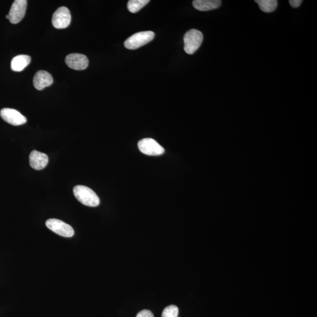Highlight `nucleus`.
<instances>
[{
  "label": "nucleus",
  "instance_id": "obj_1",
  "mask_svg": "<svg viewBox=\"0 0 317 317\" xmlns=\"http://www.w3.org/2000/svg\"><path fill=\"white\" fill-rule=\"evenodd\" d=\"M73 191L76 199L85 206L96 207L100 203V198L90 187L77 185L74 187Z\"/></svg>",
  "mask_w": 317,
  "mask_h": 317
},
{
  "label": "nucleus",
  "instance_id": "obj_2",
  "mask_svg": "<svg viewBox=\"0 0 317 317\" xmlns=\"http://www.w3.org/2000/svg\"><path fill=\"white\" fill-rule=\"evenodd\" d=\"M183 40L184 51L188 54H193L200 47L203 35L197 29H190L184 35Z\"/></svg>",
  "mask_w": 317,
  "mask_h": 317
},
{
  "label": "nucleus",
  "instance_id": "obj_3",
  "mask_svg": "<svg viewBox=\"0 0 317 317\" xmlns=\"http://www.w3.org/2000/svg\"><path fill=\"white\" fill-rule=\"evenodd\" d=\"M155 33L153 31L137 32L125 41V47L129 49H138L153 41Z\"/></svg>",
  "mask_w": 317,
  "mask_h": 317
},
{
  "label": "nucleus",
  "instance_id": "obj_4",
  "mask_svg": "<svg viewBox=\"0 0 317 317\" xmlns=\"http://www.w3.org/2000/svg\"><path fill=\"white\" fill-rule=\"evenodd\" d=\"M139 150L149 156H158L164 153V149L152 138H145L139 141Z\"/></svg>",
  "mask_w": 317,
  "mask_h": 317
},
{
  "label": "nucleus",
  "instance_id": "obj_5",
  "mask_svg": "<svg viewBox=\"0 0 317 317\" xmlns=\"http://www.w3.org/2000/svg\"><path fill=\"white\" fill-rule=\"evenodd\" d=\"M46 226L53 232L61 236L71 237L74 235L73 228L63 221L56 219H48L46 222Z\"/></svg>",
  "mask_w": 317,
  "mask_h": 317
},
{
  "label": "nucleus",
  "instance_id": "obj_6",
  "mask_svg": "<svg viewBox=\"0 0 317 317\" xmlns=\"http://www.w3.org/2000/svg\"><path fill=\"white\" fill-rule=\"evenodd\" d=\"M71 21V15L69 9L66 6H61L56 10L52 15L53 26L57 29L67 28Z\"/></svg>",
  "mask_w": 317,
  "mask_h": 317
},
{
  "label": "nucleus",
  "instance_id": "obj_7",
  "mask_svg": "<svg viewBox=\"0 0 317 317\" xmlns=\"http://www.w3.org/2000/svg\"><path fill=\"white\" fill-rule=\"evenodd\" d=\"M27 1L26 0H15L13 2L8 13V19L12 24H17L24 17Z\"/></svg>",
  "mask_w": 317,
  "mask_h": 317
},
{
  "label": "nucleus",
  "instance_id": "obj_8",
  "mask_svg": "<svg viewBox=\"0 0 317 317\" xmlns=\"http://www.w3.org/2000/svg\"><path fill=\"white\" fill-rule=\"evenodd\" d=\"M0 116L7 123L19 126L26 122V118L20 112L11 108H3L0 112Z\"/></svg>",
  "mask_w": 317,
  "mask_h": 317
},
{
  "label": "nucleus",
  "instance_id": "obj_9",
  "mask_svg": "<svg viewBox=\"0 0 317 317\" xmlns=\"http://www.w3.org/2000/svg\"><path fill=\"white\" fill-rule=\"evenodd\" d=\"M66 64L74 70H84L88 67L89 60L85 55L81 54H71L66 57Z\"/></svg>",
  "mask_w": 317,
  "mask_h": 317
},
{
  "label": "nucleus",
  "instance_id": "obj_10",
  "mask_svg": "<svg viewBox=\"0 0 317 317\" xmlns=\"http://www.w3.org/2000/svg\"><path fill=\"white\" fill-rule=\"evenodd\" d=\"M47 155L37 151H33L29 155V164L33 169L39 170L44 169L48 163Z\"/></svg>",
  "mask_w": 317,
  "mask_h": 317
},
{
  "label": "nucleus",
  "instance_id": "obj_11",
  "mask_svg": "<svg viewBox=\"0 0 317 317\" xmlns=\"http://www.w3.org/2000/svg\"><path fill=\"white\" fill-rule=\"evenodd\" d=\"M53 83L52 75L45 71H39L34 75L33 84L37 90L41 91Z\"/></svg>",
  "mask_w": 317,
  "mask_h": 317
},
{
  "label": "nucleus",
  "instance_id": "obj_12",
  "mask_svg": "<svg viewBox=\"0 0 317 317\" xmlns=\"http://www.w3.org/2000/svg\"><path fill=\"white\" fill-rule=\"evenodd\" d=\"M192 4L197 10L207 11L219 8L222 1L220 0H194Z\"/></svg>",
  "mask_w": 317,
  "mask_h": 317
},
{
  "label": "nucleus",
  "instance_id": "obj_13",
  "mask_svg": "<svg viewBox=\"0 0 317 317\" xmlns=\"http://www.w3.org/2000/svg\"><path fill=\"white\" fill-rule=\"evenodd\" d=\"M31 58L27 55H19L12 59L11 68L13 71L21 72L30 63Z\"/></svg>",
  "mask_w": 317,
  "mask_h": 317
},
{
  "label": "nucleus",
  "instance_id": "obj_14",
  "mask_svg": "<svg viewBox=\"0 0 317 317\" xmlns=\"http://www.w3.org/2000/svg\"><path fill=\"white\" fill-rule=\"evenodd\" d=\"M259 7L264 12H272L275 11L278 5V1L276 0H256Z\"/></svg>",
  "mask_w": 317,
  "mask_h": 317
},
{
  "label": "nucleus",
  "instance_id": "obj_15",
  "mask_svg": "<svg viewBox=\"0 0 317 317\" xmlns=\"http://www.w3.org/2000/svg\"><path fill=\"white\" fill-rule=\"evenodd\" d=\"M150 1L149 0H130L128 2V9L132 13H136L144 7Z\"/></svg>",
  "mask_w": 317,
  "mask_h": 317
},
{
  "label": "nucleus",
  "instance_id": "obj_16",
  "mask_svg": "<svg viewBox=\"0 0 317 317\" xmlns=\"http://www.w3.org/2000/svg\"><path fill=\"white\" fill-rule=\"evenodd\" d=\"M179 309L174 305L167 306L163 310L161 317H178Z\"/></svg>",
  "mask_w": 317,
  "mask_h": 317
},
{
  "label": "nucleus",
  "instance_id": "obj_17",
  "mask_svg": "<svg viewBox=\"0 0 317 317\" xmlns=\"http://www.w3.org/2000/svg\"><path fill=\"white\" fill-rule=\"evenodd\" d=\"M136 317H154V315L150 310H144L138 313Z\"/></svg>",
  "mask_w": 317,
  "mask_h": 317
},
{
  "label": "nucleus",
  "instance_id": "obj_18",
  "mask_svg": "<svg viewBox=\"0 0 317 317\" xmlns=\"http://www.w3.org/2000/svg\"><path fill=\"white\" fill-rule=\"evenodd\" d=\"M290 4L293 8H297L302 4V0H290L289 1Z\"/></svg>",
  "mask_w": 317,
  "mask_h": 317
},
{
  "label": "nucleus",
  "instance_id": "obj_19",
  "mask_svg": "<svg viewBox=\"0 0 317 317\" xmlns=\"http://www.w3.org/2000/svg\"><path fill=\"white\" fill-rule=\"evenodd\" d=\"M6 19H8V15H6Z\"/></svg>",
  "mask_w": 317,
  "mask_h": 317
}]
</instances>
